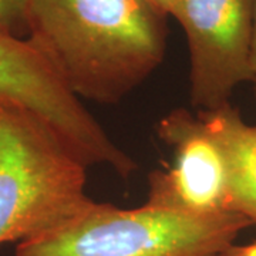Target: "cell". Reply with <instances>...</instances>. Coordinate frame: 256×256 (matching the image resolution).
Masks as SVG:
<instances>
[{"mask_svg":"<svg viewBox=\"0 0 256 256\" xmlns=\"http://www.w3.org/2000/svg\"><path fill=\"white\" fill-rule=\"evenodd\" d=\"M166 18L151 0H28V37L78 98L117 104L164 62Z\"/></svg>","mask_w":256,"mask_h":256,"instance_id":"obj_1","label":"cell"},{"mask_svg":"<svg viewBox=\"0 0 256 256\" xmlns=\"http://www.w3.org/2000/svg\"><path fill=\"white\" fill-rule=\"evenodd\" d=\"M86 171L44 121L0 100V245L42 236L88 208Z\"/></svg>","mask_w":256,"mask_h":256,"instance_id":"obj_2","label":"cell"},{"mask_svg":"<svg viewBox=\"0 0 256 256\" xmlns=\"http://www.w3.org/2000/svg\"><path fill=\"white\" fill-rule=\"evenodd\" d=\"M248 226L236 212L190 215L92 202L63 226L18 242L16 256H224Z\"/></svg>","mask_w":256,"mask_h":256,"instance_id":"obj_3","label":"cell"},{"mask_svg":"<svg viewBox=\"0 0 256 256\" xmlns=\"http://www.w3.org/2000/svg\"><path fill=\"white\" fill-rule=\"evenodd\" d=\"M0 100L33 112L67 150L88 166H107L121 178L137 170L82 104L47 56L28 38L0 28Z\"/></svg>","mask_w":256,"mask_h":256,"instance_id":"obj_4","label":"cell"},{"mask_svg":"<svg viewBox=\"0 0 256 256\" xmlns=\"http://www.w3.org/2000/svg\"><path fill=\"white\" fill-rule=\"evenodd\" d=\"M188 42L191 102L198 111L228 104L252 82L254 0H176L171 14Z\"/></svg>","mask_w":256,"mask_h":256,"instance_id":"obj_5","label":"cell"},{"mask_svg":"<svg viewBox=\"0 0 256 256\" xmlns=\"http://www.w3.org/2000/svg\"><path fill=\"white\" fill-rule=\"evenodd\" d=\"M156 132L175 156L148 176L146 205L190 215L230 212L225 158L198 117L178 108L161 118Z\"/></svg>","mask_w":256,"mask_h":256,"instance_id":"obj_6","label":"cell"},{"mask_svg":"<svg viewBox=\"0 0 256 256\" xmlns=\"http://www.w3.org/2000/svg\"><path fill=\"white\" fill-rule=\"evenodd\" d=\"M196 117L220 146L228 170L229 210L256 226V126L246 124L230 102Z\"/></svg>","mask_w":256,"mask_h":256,"instance_id":"obj_7","label":"cell"},{"mask_svg":"<svg viewBox=\"0 0 256 256\" xmlns=\"http://www.w3.org/2000/svg\"><path fill=\"white\" fill-rule=\"evenodd\" d=\"M28 0H0V28L18 37H28Z\"/></svg>","mask_w":256,"mask_h":256,"instance_id":"obj_8","label":"cell"},{"mask_svg":"<svg viewBox=\"0 0 256 256\" xmlns=\"http://www.w3.org/2000/svg\"><path fill=\"white\" fill-rule=\"evenodd\" d=\"M224 256H256V242L248 245H234Z\"/></svg>","mask_w":256,"mask_h":256,"instance_id":"obj_9","label":"cell"},{"mask_svg":"<svg viewBox=\"0 0 256 256\" xmlns=\"http://www.w3.org/2000/svg\"><path fill=\"white\" fill-rule=\"evenodd\" d=\"M250 70L254 77L256 76V0H254V40H252V54H250Z\"/></svg>","mask_w":256,"mask_h":256,"instance_id":"obj_10","label":"cell"},{"mask_svg":"<svg viewBox=\"0 0 256 256\" xmlns=\"http://www.w3.org/2000/svg\"><path fill=\"white\" fill-rule=\"evenodd\" d=\"M151 2H152L161 12H164L166 16L171 14V12L174 9L175 3H176V0H151Z\"/></svg>","mask_w":256,"mask_h":256,"instance_id":"obj_11","label":"cell"},{"mask_svg":"<svg viewBox=\"0 0 256 256\" xmlns=\"http://www.w3.org/2000/svg\"><path fill=\"white\" fill-rule=\"evenodd\" d=\"M252 82H254V92H255V100H256V76L254 77V80H252Z\"/></svg>","mask_w":256,"mask_h":256,"instance_id":"obj_12","label":"cell"}]
</instances>
